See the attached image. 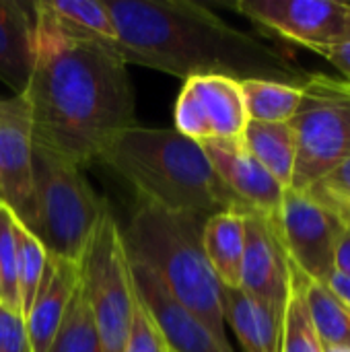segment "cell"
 <instances>
[{"mask_svg":"<svg viewBox=\"0 0 350 352\" xmlns=\"http://www.w3.org/2000/svg\"><path fill=\"white\" fill-rule=\"evenodd\" d=\"M17 245H19V295H21V314L29 311L35 291L39 287L47 252L39 243L35 235H31L19 221H17Z\"/></svg>","mask_w":350,"mask_h":352,"instance_id":"26","label":"cell"},{"mask_svg":"<svg viewBox=\"0 0 350 352\" xmlns=\"http://www.w3.org/2000/svg\"><path fill=\"white\" fill-rule=\"evenodd\" d=\"M202 248L221 287L239 289L245 252V214L225 210L208 217L202 227Z\"/></svg>","mask_w":350,"mask_h":352,"instance_id":"18","label":"cell"},{"mask_svg":"<svg viewBox=\"0 0 350 352\" xmlns=\"http://www.w3.org/2000/svg\"><path fill=\"white\" fill-rule=\"evenodd\" d=\"M206 157L227 190L252 212L276 219L285 188L250 155L243 142L210 140L202 142Z\"/></svg>","mask_w":350,"mask_h":352,"instance_id":"14","label":"cell"},{"mask_svg":"<svg viewBox=\"0 0 350 352\" xmlns=\"http://www.w3.org/2000/svg\"><path fill=\"white\" fill-rule=\"evenodd\" d=\"M297 270V268H295ZM301 291L314 322V328L324 346L350 351V309L322 283L309 280L299 270Z\"/></svg>","mask_w":350,"mask_h":352,"instance_id":"22","label":"cell"},{"mask_svg":"<svg viewBox=\"0 0 350 352\" xmlns=\"http://www.w3.org/2000/svg\"><path fill=\"white\" fill-rule=\"evenodd\" d=\"M85 177V169L33 146V223L29 233L47 256L80 264L105 210Z\"/></svg>","mask_w":350,"mask_h":352,"instance_id":"5","label":"cell"},{"mask_svg":"<svg viewBox=\"0 0 350 352\" xmlns=\"http://www.w3.org/2000/svg\"><path fill=\"white\" fill-rule=\"evenodd\" d=\"M175 130L196 142H241L250 122L239 80L194 76L184 80L173 109Z\"/></svg>","mask_w":350,"mask_h":352,"instance_id":"9","label":"cell"},{"mask_svg":"<svg viewBox=\"0 0 350 352\" xmlns=\"http://www.w3.org/2000/svg\"><path fill=\"white\" fill-rule=\"evenodd\" d=\"M223 314L243 352H281L285 309L264 305L241 289L223 287Z\"/></svg>","mask_w":350,"mask_h":352,"instance_id":"17","label":"cell"},{"mask_svg":"<svg viewBox=\"0 0 350 352\" xmlns=\"http://www.w3.org/2000/svg\"><path fill=\"white\" fill-rule=\"evenodd\" d=\"M344 39L350 41V4H347V16H344Z\"/></svg>","mask_w":350,"mask_h":352,"instance_id":"31","label":"cell"},{"mask_svg":"<svg viewBox=\"0 0 350 352\" xmlns=\"http://www.w3.org/2000/svg\"><path fill=\"white\" fill-rule=\"evenodd\" d=\"M83 287L103 352H124L136 289L116 214L105 206L80 262Z\"/></svg>","mask_w":350,"mask_h":352,"instance_id":"7","label":"cell"},{"mask_svg":"<svg viewBox=\"0 0 350 352\" xmlns=\"http://www.w3.org/2000/svg\"><path fill=\"white\" fill-rule=\"evenodd\" d=\"M256 25L307 50L320 52L344 39L347 2L334 0H239L229 4Z\"/></svg>","mask_w":350,"mask_h":352,"instance_id":"10","label":"cell"},{"mask_svg":"<svg viewBox=\"0 0 350 352\" xmlns=\"http://www.w3.org/2000/svg\"><path fill=\"white\" fill-rule=\"evenodd\" d=\"M33 146L25 93L0 99V200L27 231L33 223Z\"/></svg>","mask_w":350,"mask_h":352,"instance_id":"11","label":"cell"},{"mask_svg":"<svg viewBox=\"0 0 350 352\" xmlns=\"http://www.w3.org/2000/svg\"><path fill=\"white\" fill-rule=\"evenodd\" d=\"M243 146L250 155L285 188H291L293 169H295V134L285 124H264V122H248L243 138Z\"/></svg>","mask_w":350,"mask_h":352,"instance_id":"19","label":"cell"},{"mask_svg":"<svg viewBox=\"0 0 350 352\" xmlns=\"http://www.w3.org/2000/svg\"><path fill=\"white\" fill-rule=\"evenodd\" d=\"M130 270L136 293L157 322L169 352H233L229 342L219 340L202 320L175 301L146 266L130 262Z\"/></svg>","mask_w":350,"mask_h":352,"instance_id":"13","label":"cell"},{"mask_svg":"<svg viewBox=\"0 0 350 352\" xmlns=\"http://www.w3.org/2000/svg\"><path fill=\"white\" fill-rule=\"evenodd\" d=\"M239 87H241L248 118L252 122H264V124L291 122L303 97V87L289 85L285 80L248 78L241 80Z\"/></svg>","mask_w":350,"mask_h":352,"instance_id":"21","label":"cell"},{"mask_svg":"<svg viewBox=\"0 0 350 352\" xmlns=\"http://www.w3.org/2000/svg\"><path fill=\"white\" fill-rule=\"evenodd\" d=\"M37 41L35 2L0 0V80L14 93L27 91Z\"/></svg>","mask_w":350,"mask_h":352,"instance_id":"16","label":"cell"},{"mask_svg":"<svg viewBox=\"0 0 350 352\" xmlns=\"http://www.w3.org/2000/svg\"><path fill=\"white\" fill-rule=\"evenodd\" d=\"M289 262L309 280L326 283L336 270V250L350 223L309 192L285 190L272 221Z\"/></svg>","mask_w":350,"mask_h":352,"instance_id":"8","label":"cell"},{"mask_svg":"<svg viewBox=\"0 0 350 352\" xmlns=\"http://www.w3.org/2000/svg\"><path fill=\"white\" fill-rule=\"evenodd\" d=\"M37 12L35 64L25 91L33 142L78 167L136 126L128 64L111 41L72 35Z\"/></svg>","mask_w":350,"mask_h":352,"instance_id":"1","label":"cell"},{"mask_svg":"<svg viewBox=\"0 0 350 352\" xmlns=\"http://www.w3.org/2000/svg\"><path fill=\"white\" fill-rule=\"evenodd\" d=\"M124 352H169V346H167L157 322L153 320L151 311L146 309V305L142 303L138 293H136V301H134L132 322L128 328Z\"/></svg>","mask_w":350,"mask_h":352,"instance_id":"28","label":"cell"},{"mask_svg":"<svg viewBox=\"0 0 350 352\" xmlns=\"http://www.w3.org/2000/svg\"><path fill=\"white\" fill-rule=\"evenodd\" d=\"M0 305H2V287H0Z\"/></svg>","mask_w":350,"mask_h":352,"instance_id":"33","label":"cell"},{"mask_svg":"<svg viewBox=\"0 0 350 352\" xmlns=\"http://www.w3.org/2000/svg\"><path fill=\"white\" fill-rule=\"evenodd\" d=\"M291 266V283H289V295L283 316V336H281V352H324L322 340L314 328L299 274L295 266Z\"/></svg>","mask_w":350,"mask_h":352,"instance_id":"24","label":"cell"},{"mask_svg":"<svg viewBox=\"0 0 350 352\" xmlns=\"http://www.w3.org/2000/svg\"><path fill=\"white\" fill-rule=\"evenodd\" d=\"M0 204H2V200H0Z\"/></svg>","mask_w":350,"mask_h":352,"instance_id":"34","label":"cell"},{"mask_svg":"<svg viewBox=\"0 0 350 352\" xmlns=\"http://www.w3.org/2000/svg\"><path fill=\"white\" fill-rule=\"evenodd\" d=\"M126 64L177 78L227 76L233 80H281L285 64L260 39L227 25L192 0H105Z\"/></svg>","mask_w":350,"mask_h":352,"instance_id":"2","label":"cell"},{"mask_svg":"<svg viewBox=\"0 0 350 352\" xmlns=\"http://www.w3.org/2000/svg\"><path fill=\"white\" fill-rule=\"evenodd\" d=\"M289 126L295 134L291 190L303 192L350 157V82L314 74Z\"/></svg>","mask_w":350,"mask_h":352,"instance_id":"6","label":"cell"},{"mask_svg":"<svg viewBox=\"0 0 350 352\" xmlns=\"http://www.w3.org/2000/svg\"><path fill=\"white\" fill-rule=\"evenodd\" d=\"M0 352H33L25 318L0 305Z\"/></svg>","mask_w":350,"mask_h":352,"instance_id":"29","label":"cell"},{"mask_svg":"<svg viewBox=\"0 0 350 352\" xmlns=\"http://www.w3.org/2000/svg\"><path fill=\"white\" fill-rule=\"evenodd\" d=\"M303 192H309L324 206L350 223V157Z\"/></svg>","mask_w":350,"mask_h":352,"instance_id":"27","label":"cell"},{"mask_svg":"<svg viewBox=\"0 0 350 352\" xmlns=\"http://www.w3.org/2000/svg\"><path fill=\"white\" fill-rule=\"evenodd\" d=\"M80 264L47 256L33 303L25 314V326L33 352H45L78 285Z\"/></svg>","mask_w":350,"mask_h":352,"instance_id":"15","label":"cell"},{"mask_svg":"<svg viewBox=\"0 0 350 352\" xmlns=\"http://www.w3.org/2000/svg\"><path fill=\"white\" fill-rule=\"evenodd\" d=\"M318 54H322L342 76L344 80L350 82V41L342 39L334 45H328L324 50H320Z\"/></svg>","mask_w":350,"mask_h":352,"instance_id":"30","label":"cell"},{"mask_svg":"<svg viewBox=\"0 0 350 352\" xmlns=\"http://www.w3.org/2000/svg\"><path fill=\"white\" fill-rule=\"evenodd\" d=\"M204 221L138 200L126 231H122V239L130 262L146 266L175 301L202 320L219 340L229 342L225 334L223 287L202 248Z\"/></svg>","mask_w":350,"mask_h":352,"instance_id":"4","label":"cell"},{"mask_svg":"<svg viewBox=\"0 0 350 352\" xmlns=\"http://www.w3.org/2000/svg\"><path fill=\"white\" fill-rule=\"evenodd\" d=\"M35 8L72 35L101 41L118 37L105 0H35Z\"/></svg>","mask_w":350,"mask_h":352,"instance_id":"20","label":"cell"},{"mask_svg":"<svg viewBox=\"0 0 350 352\" xmlns=\"http://www.w3.org/2000/svg\"><path fill=\"white\" fill-rule=\"evenodd\" d=\"M0 287L2 305L21 314L17 219L4 204H0Z\"/></svg>","mask_w":350,"mask_h":352,"instance_id":"25","label":"cell"},{"mask_svg":"<svg viewBox=\"0 0 350 352\" xmlns=\"http://www.w3.org/2000/svg\"><path fill=\"white\" fill-rule=\"evenodd\" d=\"M324 346V344H322ZM324 352H350L347 349H338V346H324Z\"/></svg>","mask_w":350,"mask_h":352,"instance_id":"32","label":"cell"},{"mask_svg":"<svg viewBox=\"0 0 350 352\" xmlns=\"http://www.w3.org/2000/svg\"><path fill=\"white\" fill-rule=\"evenodd\" d=\"M45 352H103L99 330L83 287V276Z\"/></svg>","mask_w":350,"mask_h":352,"instance_id":"23","label":"cell"},{"mask_svg":"<svg viewBox=\"0 0 350 352\" xmlns=\"http://www.w3.org/2000/svg\"><path fill=\"white\" fill-rule=\"evenodd\" d=\"M99 161L136 190L138 200L163 210L200 219L225 210L252 212L221 182L202 144L175 128L136 124L120 134Z\"/></svg>","mask_w":350,"mask_h":352,"instance_id":"3","label":"cell"},{"mask_svg":"<svg viewBox=\"0 0 350 352\" xmlns=\"http://www.w3.org/2000/svg\"><path fill=\"white\" fill-rule=\"evenodd\" d=\"M291 283L289 258L278 241L272 219L248 212L245 214V252L241 264V285L256 301L285 309Z\"/></svg>","mask_w":350,"mask_h":352,"instance_id":"12","label":"cell"}]
</instances>
